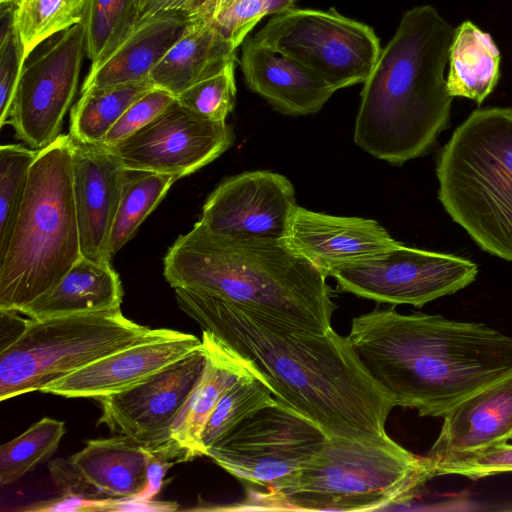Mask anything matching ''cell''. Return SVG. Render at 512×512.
I'll return each instance as SVG.
<instances>
[{
    "mask_svg": "<svg viewBox=\"0 0 512 512\" xmlns=\"http://www.w3.org/2000/svg\"><path fill=\"white\" fill-rule=\"evenodd\" d=\"M293 4L292 0H234L211 21L236 50L263 17L285 11Z\"/></svg>",
    "mask_w": 512,
    "mask_h": 512,
    "instance_id": "cell-35",
    "label": "cell"
},
{
    "mask_svg": "<svg viewBox=\"0 0 512 512\" xmlns=\"http://www.w3.org/2000/svg\"><path fill=\"white\" fill-rule=\"evenodd\" d=\"M72 168L82 256L111 264L110 235L125 168L105 146L73 138Z\"/></svg>",
    "mask_w": 512,
    "mask_h": 512,
    "instance_id": "cell-18",
    "label": "cell"
},
{
    "mask_svg": "<svg viewBox=\"0 0 512 512\" xmlns=\"http://www.w3.org/2000/svg\"><path fill=\"white\" fill-rule=\"evenodd\" d=\"M208 0H136L137 21L166 12L198 17Z\"/></svg>",
    "mask_w": 512,
    "mask_h": 512,
    "instance_id": "cell-39",
    "label": "cell"
},
{
    "mask_svg": "<svg viewBox=\"0 0 512 512\" xmlns=\"http://www.w3.org/2000/svg\"><path fill=\"white\" fill-rule=\"evenodd\" d=\"M233 1L234 0H208L198 17L211 20L215 15L227 8Z\"/></svg>",
    "mask_w": 512,
    "mask_h": 512,
    "instance_id": "cell-40",
    "label": "cell"
},
{
    "mask_svg": "<svg viewBox=\"0 0 512 512\" xmlns=\"http://www.w3.org/2000/svg\"><path fill=\"white\" fill-rule=\"evenodd\" d=\"M38 150L21 144L0 147V257L9 245Z\"/></svg>",
    "mask_w": 512,
    "mask_h": 512,
    "instance_id": "cell-32",
    "label": "cell"
},
{
    "mask_svg": "<svg viewBox=\"0 0 512 512\" xmlns=\"http://www.w3.org/2000/svg\"><path fill=\"white\" fill-rule=\"evenodd\" d=\"M18 2V1H17Z\"/></svg>",
    "mask_w": 512,
    "mask_h": 512,
    "instance_id": "cell-42",
    "label": "cell"
},
{
    "mask_svg": "<svg viewBox=\"0 0 512 512\" xmlns=\"http://www.w3.org/2000/svg\"><path fill=\"white\" fill-rule=\"evenodd\" d=\"M436 468L394 440L327 437L322 451L286 480L254 495L257 509L372 511L413 499Z\"/></svg>",
    "mask_w": 512,
    "mask_h": 512,
    "instance_id": "cell-6",
    "label": "cell"
},
{
    "mask_svg": "<svg viewBox=\"0 0 512 512\" xmlns=\"http://www.w3.org/2000/svg\"><path fill=\"white\" fill-rule=\"evenodd\" d=\"M253 38L300 62L336 91L364 83L382 50L370 26L334 8L291 7L274 14Z\"/></svg>",
    "mask_w": 512,
    "mask_h": 512,
    "instance_id": "cell-9",
    "label": "cell"
},
{
    "mask_svg": "<svg viewBox=\"0 0 512 512\" xmlns=\"http://www.w3.org/2000/svg\"><path fill=\"white\" fill-rule=\"evenodd\" d=\"M152 454L125 435L86 441L84 448L49 465L64 496L90 501L129 499L149 486Z\"/></svg>",
    "mask_w": 512,
    "mask_h": 512,
    "instance_id": "cell-16",
    "label": "cell"
},
{
    "mask_svg": "<svg viewBox=\"0 0 512 512\" xmlns=\"http://www.w3.org/2000/svg\"><path fill=\"white\" fill-rule=\"evenodd\" d=\"M438 197L486 252L512 261V107L473 111L443 147Z\"/></svg>",
    "mask_w": 512,
    "mask_h": 512,
    "instance_id": "cell-7",
    "label": "cell"
},
{
    "mask_svg": "<svg viewBox=\"0 0 512 512\" xmlns=\"http://www.w3.org/2000/svg\"><path fill=\"white\" fill-rule=\"evenodd\" d=\"M172 288L221 299L242 311L323 334L337 306L327 276L282 241L217 235L200 220L163 259Z\"/></svg>",
    "mask_w": 512,
    "mask_h": 512,
    "instance_id": "cell-3",
    "label": "cell"
},
{
    "mask_svg": "<svg viewBox=\"0 0 512 512\" xmlns=\"http://www.w3.org/2000/svg\"><path fill=\"white\" fill-rule=\"evenodd\" d=\"M283 243L328 277L380 256L399 242L373 219L334 216L297 206Z\"/></svg>",
    "mask_w": 512,
    "mask_h": 512,
    "instance_id": "cell-17",
    "label": "cell"
},
{
    "mask_svg": "<svg viewBox=\"0 0 512 512\" xmlns=\"http://www.w3.org/2000/svg\"><path fill=\"white\" fill-rule=\"evenodd\" d=\"M326 440L317 425L278 401L243 421L205 456L239 480L267 489L308 465Z\"/></svg>",
    "mask_w": 512,
    "mask_h": 512,
    "instance_id": "cell-10",
    "label": "cell"
},
{
    "mask_svg": "<svg viewBox=\"0 0 512 512\" xmlns=\"http://www.w3.org/2000/svg\"><path fill=\"white\" fill-rule=\"evenodd\" d=\"M176 97L155 87L136 100L118 119L102 139L101 145L109 147L131 136L161 114Z\"/></svg>",
    "mask_w": 512,
    "mask_h": 512,
    "instance_id": "cell-37",
    "label": "cell"
},
{
    "mask_svg": "<svg viewBox=\"0 0 512 512\" xmlns=\"http://www.w3.org/2000/svg\"><path fill=\"white\" fill-rule=\"evenodd\" d=\"M235 63L189 87L176 100L205 119L226 121L236 104Z\"/></svg>",
    "mask_w": 512,
    "mask_h": 512,
    "instance_id": "cell-34",
    "label": "cell"
},
{
    "mask_svg": "<svg viewBox=\"0 0 512 512\" xmlns=\"http://www.w3.org/2000/svg\"><path fill=\"white\" fill-rule=\"evenodd\" d=\"M87 4L88 0H18L13 27L20 45V73L40 43L83 21Z\"/></svg>",
    "mask_w": 512,
    "mask_h": 512,
    "instance_id": "cell-29",
    "label": "cell"
},
{
    "mask_svg": "<svg viewBox=\"0 0 512 512\" xmlns=\"http://www.w3.org/2000/svg\"><path fill=\"white\" fill-rule=\"evenodd\" d=\"M206 363L203 345L121 392L98 398L103 424L143 445L153 456L171 459V427L197 385Z\"/></svg>",
    "mask_w": 512,
    "mask_h": 512,
    "instance_id": "cell-13",
    "label": "cell"
},
{
    "mask_svg": "<svg viewBox=\"0 0 512 512\" xmlns=\"http://www.w3.org/2000/svg\"><path fill=\"white\" fill-rule=\"evenodd\" d=\"M179 308L264 376L275 398L327 437L389 443L385 424L395 407L333 328L317 334L246 313L210 295L174 288Z\"/></svg>",
    "mask_w": 512,
    "mask_h": 512,
    "instance_id": "cell-1",
    "label": "cell"
},
{
    "mask_svg": "<svg viewBox=\"0 0 512 512\" xmlns=\"http://www.w3.org/2000/svg\"><path fill=\"white\" fill-rule=\"evenodd\" d=\"M347 338L394 405L420 416L443 417L512 375V337L484 323L377 308L353 318Z\"/></svg>",
    "mask_w": 512,
    "mask_h": 512,
    "instance_id": "cell-2",
    "label": "cell"
},
{
    "mask_svg": "<svg viewBox=\"0 0 512 512\" xmlns=\"http://www.w3.org/2000/svg\"><path fill=\"white\" fill-rule=\"evenodd\" d=\"M477 265L447 253L398 243L375 258L334 272L339 291L378 303L422 307L471 284Z\"/></svg>",
    "mask_w": 512,
    "mask_h": 512,
    "instance_id": "cell-11",
    "label": "cell"
},
{
    "mask_svg": "<svg viewBox=\"0 0 512 512\" xmlns=\"http://www.w3.org/2000/svg\"><path fill=\"white\" fill-rule=\"evenodd\" d=\"M277 402L262 376H247L236 382L221 397L204 427L201 436L204 453L247 418Z\"/></svg>",
    "mask_w": 512,
    "mask_h": 512,
    "instance_id": "cell-30",
    "label": "cell"
},
{
    "mask_svg": "<svg viewBox=\"0 0 512 512\" xmlns=\"http://www.w3.org/2000/svg\"><path fill=\"white\" fill-rule=\"evenodd\" d=\"M512 472V445L500 444L458 456L436 466V476L460 475L472 480Z\"/></svg>",
    "mask_w": 512,
    "mask_h": 512,
    "instance_id": "cell-36",
    "label": "cell"
},
{
    "mask_svg": "<svg viewBox=\"0 0 512 512\" xmlns=\"http://www.w3.org/2000/svg\"><path fill=\"white\" fill-rule=\"evenodd\" d=\"M193 18L166 12L137 21L102 60L91 65L81 92L148 79Z\"/></svg>",
    "mask_w": 512,
    "mask_h": 512,
    "instance_id": "cell-23",
    "label": "cell"
},
{
    "mask_svg": "<svg viewBox=\"0 0 512 512\" xmlns=\"http://www.w3.org/2000/svg\"><path fill=\"white\" fill-rule=\"evenodd\" d=\"M13 10L9 8L0 42V126L8 123L13 96L20 75V45L13 27Z\"/></svg>",
    "mask_w": 512,
    "mask_h": 512,
    "instance_id": "cell-38",
    "label": "cell"
},
{
    "mask_svg": "<svg viewBox=\"0 0 512 512\" xmlns=\"http://www.w3.org/2000/svg\"><path fill=\"white\" fill-rule=\"evenodd\" d=\"M202 345L192 334L135 344L107 355L43 387L39 392L67 398L104 397L126 390L165 367L188 356Z\"/></svg>",
    "mask_w": 512,
    "mask_h": 512,
    "instance_id": "cell-19",
    "label": "cell"
},
{
    "mask_svg": "<svg viewBox=\"0 0 512 512\" xmlns=\"http://www.w3.org/2000/svg\"><path fill=\"white\" fill-rule=\"evenodd\" d=\"M149 79L82 92L70 114V136L84 143L99 144L122 114L154 89Z\"/></svg>",
    "mask_w": 512,
    "mask_h": 512,
    "instance_id": "cell-27",
    "label": "cell"
},
{
    "mask_svg": "<svg viewBox=\"0 0 512 512\" xmlns=\"http://www.w3.org/2000/svg\"><path fill=\"white\" fill-rule=\"evenodd\" d=\"M292 1H294V2H295V0H292Z\"/></svg>",
    "mask_w": 512,
    "mask_h": 512,
    "instance_id": "cell-41",
    "label": "cell"
},
{
    "mask_svg": "<svg viewBox=\"0 0 512 512\" xmlns=\"http://www.w3.org/2000/svg\"><path fill=\"white\" fill-rule=\"evenodd\" d=\"M297 206L294 186L286 176L247 171L218 184L199 220L217 235L283 242Z\"/></svg>",
    "mask_w": 512,
    "mask_h": 512,
    "instance_id": "cell-15",
    "label": "cell"
},
{
    "mask_svg": "<svg viewBox=\"0 0 512 512\" xmlns=\"http://www.w3.org/2000/svg\"><path fill=\"white\" fill-rule=\"evenodd\" d=\"M82 257L72 138L38 151L12 237L0 257V310L19 312L50 292Z\"/></svg>",
    "mask_w": 512,
    "mask_h": 512,
    "instance_id": "cell-5",
    "label": "cell"
},
{
    "mask_svg": "<svg viewBox=\"0 0 512 512\" xmlns=\"http://www.w3.org/2000/svg\"><path fill=\"white\" fill-rule=\"evenodd\" d=\"M240 67L246 86L282 114H315L336 91L300 62L253 37L244 40Z\"/></svg>",
    "mask_w": 512,
    "mask_h": 512,
    "instance_id": "cell-22",
    "label": "cell"
},
{
    "mask_svg": "<svg viewBox=\"0 0 512 512\" xmlns=\"http://www.w3.org/2000/svg\"><path fill=\"white\" fill-rule=\"evenodd\" d=\"M206 354L203 373L171 427V459L190 461L205 456L201 443L204 427L221 397L247 376H262L255 365L213 333L202 330Z\"/></svg>",
    "mask_w": 512,
    "mask_h": 512,
    "instance_id": "cell-20",
    "label": "cell"
},
{
    "mask_svg": "<svg viewBox=\"0 0 512 512\" xmlns=\"http://www.w3.org/2000/svg\"><path fill=\"white\" fill-rule=\"evenodd\" d=\"M453 27L431 5L407 10L360 93L354 142L394 165L425 154L449 125Z\"/></svg>",
    "mask_w": 512,
    "mask_h": 512,
    "instance_id": "cell-4",
    "label": "cell"
},
{
    "mask_svg": "<svg viewBox=\"0 0 512 512\" xmlns=\"http://www.w3.org/2000/svg\"><path fill=\"white\" fill-rule=\"evenodd\" d=\"M84 54L85 30L81 22L24 65L8 124L30 148L39 151L61 135L64 116L78 88Z\"/></svg>",
    "mask_w": 512,
    "mask_h": 512,
    "instance_id": "cell-12",
    "label": "cell"
},
{
    "mask_svg": "<svg viewBox=\"0 0 512 512\" xmlns=\"http://www.w3.org/2000/svg\"><path fill=\"white\" fill-rule=\"evenodd\" d=\"M122 299V283L112 264L82 256L50 292L18 313L41 320L120 309Z\"/></svg>",
    "mask_w": 512,
    "mask_h": 512,
    "instance_id": "cell-25",
    "label": "cell"
},
{
    "mask_svg": "<svg viewBox=\"0 0 512 512\" xmlns=\"http://www.w3.org/2000/svg\"><path fill=\"white\" fill-rule=\"evenodd\" d=\"M177 332L140 325L126 318L121 308L28 318L22 333L0 349V400L40 391L107 355Z\"/></svg>",
    "mask_w": 512,
    "mask_h": 512,
    "instance_id": "cell-8",
    "label": "cell"
},
{
    "mask_svg": "<svg viewBox=\"0 0 512 512\" xmlns=\"http://www.w3.org/2000/svg\"><path fill=\"white\" fill-rule=\"evenodd\" d=\"M426 456L438 464L512 440V375L470 395L443 416Z\"/></svg>",
    "mask_w": 512,
    "mask_h": 512,
    "instance_id": "cell-21",
    "label": "cell"
},
{
    "mask_svg": "<svg viewBox=\"0 0 512 512\" xmlns=\"http://www.w3.org/2000/svg\"><path fill=\"white\" fill-rule=\"evenodd\" d=\"M82 22L85 53L95 65L137 22L136 0H88Z\"/></svg>",
    "mask_w": 512,
    "mask_h": 512,
    "instance_id": "cell-33",
    "label": "cell"
},
{
    "mask_svg": "<svg viewBox=\"0 0 512 512\" xmlns=\"http://www.w3.org/2000/svg\"><path fill=\"white\" fill-rule=\"evenodd\" d=\"M65 434L62 421L44 417L0 447V485L17 482L57 450Z\"/></svg>",
    "mask_w": 512,
    "mask_h": 512,
    "instance_id": "cell-31",
    "label": "cell"
},
{
    "mask_svg": "<svg viewBox=\"0 0 512 512\" xmlns=\"http://www.w3.org/2000/svg\"><path fill=\"white\" fill-rule=\"evenodd\" d=\"M235 51L210 19L194 17L148 79L176 97L236 61Z\"/></svg>",
    "mask_w": 512,
    "mask_h": 512,
    "instance_id": "cell-24",
    "label": "cell"
},
{
    "mask_svg": "<svg viewBox=\"0 0 512 512\" xmlns=\"http://www.w3.org/2000/svg\"><path fill=\"white\" fill-rule=\"evenodd\" d=\"M500 50L492 36L472 21L455 27L449 50L447 90L481 104L500 78Z\"/></svg>",
    "mask_w": 512,
    "mask_h": 512,
    "instance_id": "cell-26",
    "label": "cell"
},
{
    "mask_svg": "<svg viewBox=\"0 0 512 512\" xmlns=\"http://www.w3.org/2000/svg\"><path fill=\"white\" fill-rule=\"evenodd\" d=\"M178 179L174 175L125 168L110 235L109 250L112 258L135 235L142 222Z\"/></svg>",
    "mask_w": 512,
    "mask_h": 512,
    "instance_id": "cell-28",
    "label": "cell"
},
{
    "mask_svg": "<svg viewBox=\"0 0 512 512\" xmlns=\"http://www.w3.org/2000/svg\"><path fill=\"white\" fill-rule=\"evenodd\" d=\"M234 132L226 121H211L176 99L146 126L106 147L126 169L177 176L206 166L227 151Z\"/></svg>",
    "mask_w": 512,
    "mask_h": 512,
    "instance_id": "cell-14",
    "label": "cell"
}]
</instances>
